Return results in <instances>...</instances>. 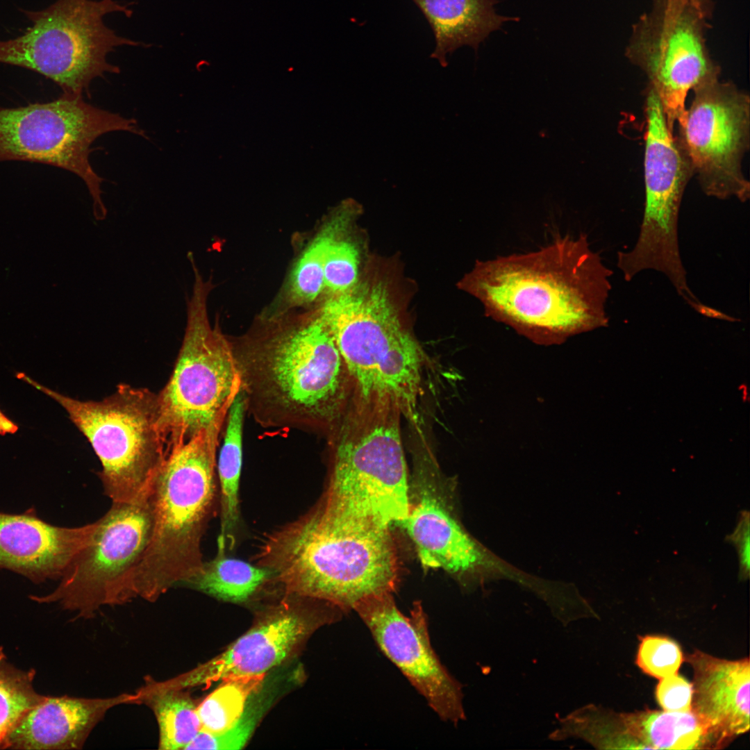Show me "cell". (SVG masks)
<instances>
[{
	"label": "cell",
	"instance_id": "cell-1",
	"mask_svg": "<svg viewBox=\"0 0 750 750\" xmlns=\"http://www.w3.org/2000/svg\"><path fill=\"white\" fill-rule=\"evenodd\" d=\"M612 274L581 233L535 251L478 260L459 285L490 318L553 344L608 326Z\"/></svg>",
	"mask_w": 750,
	"mask_h": 750
},
{
	"label": "cell",
	"instance_id": "cell-2",
	"mask_svg": "<svg viewBox=\"0 0 750 750\" xmlns=\"http://www.w3.org/2000/svg\"><path fill=\"white\" fill-rule=\"evenodd\" d=\"M231 342L247 414L259 426L329 433L352 399L353 384L318 317Z\"/></svg>",
	"mask_w": 750,
	"mask_h": 750
},
{
	"label": "cell",
	"instance_id": "cell-3",
	"mask_svg": "<svg viewBox=\"0 0 750 750\" xmlns=\"http://www.w3.org/2000/svg\"><path fill=\"white\" fill-rule=\"evenodd\" d=\"M399 410L353 397L327 435L330 469L322 499L308 512L349 533L389 530L408 517L410 501Z\"/></svg>",
	"mask_w": 750,
	"mask_h": 750
},
{
	"label": "cell",
	"instance_id": "cell-4",
	"mask_svg": "<svg viewBox=\"0 0 750 750\" xmlns=\"http://www.w3.org/2000/svg\"><path fill=\"white\" fill-rule=\"evenodd\" d=\"M256 560L288 594L349 611L371 597L393 594L399 565L390 530L349 533L306 513L264 540Z\"/></svg>",
	"mask_w": 750,
	"mask_h": 750
},
{
	"label": "cell",
	"instance_id": "cell-5",
	"mask_svg": "<svg viewBox=\"0 0 750 750\" xmlns=\"http://www.w3.org/2000/svg\"><path fill=\"white\" fill-rule=\"evenodd\" d=\"M222 432L219 428L203 430L167 452L149 496L151 535L127 580L129 601H156L201 568V542L215 502Z\"/></svg>",
	"mask_w": 750,
	"mask_h": 750
},
{
	"label": "cell",
	"instance_id": "cell-6",
	"mask_svg": "<svg viewBox=\"0 0 750 750\" xmlns=\"http://www.w3.org/2000/svg\"><path fill=\"white\" fill-rule=\"evenodd\" d=\"M318 317L345 362L356 397L370 401L396 399L420 383L424 351L403 327L383 281L357 282L350 290L333 295Z\"/></svg>",
	"mask_w": 750,
	"mask_h": 750
},
{
	"label": "cell",
	"instance_id": "cell-7",
	"mask_svg": "<svg viewBox=\"0 0 750 750\" xmlns=\"http://www.w3.org/2000/svg\"><path fill=\"white\" fill-rule=\"evenodd\" d=\"M17 377L56 401L98 456L104 493L112 502L149 497L167 454L158 394L126 384L101 401H79L53 391L23 373Z\"/></svg>",
	"mask_w": 750,
	"mask_h": 750
},
{
	"label": "cell",
	"instance_id": "cell-8",
	"mask_svg": "<svg viewBox=\"0 0 750 750\" xmlns=\"http://www.w3.org/2000/svg\"><path fill=\"white\" fill-rule=\"evenodd\" d=\"M131 3L117 0H57L40 10H22L31 26L21 35L0 40V62L26 68L52 80L63 93L88 94L91 81L118 74L107 56L120 46L149 47L122 37L104 22L121 12L131 17Z\"/></svg>",
	"mask_w": 750,
	"mask_h": 750
},
{
	"label": "cell",
	"instance_id": "cell-9",
	"mask_svg": "<svg viewBox=\"0 0 750 750\" xmlns=\"http://www.w3.org/2000/svg\"><path fill=\"white\" fill-rule=\"evenodd\" d=\"M188 303L183 343L172 375L158 394L161 429L167 448L183 444L200 431L224 428L240 391V376L230 339L211 326L206 301L211 289L197 267Z\"/></svg>",
	"mask_w": 750,
	"mask_h": 750
},
{
	"label": "cell",
	"instance_id": "cell-10",
	"mask_svg": "<svg viewBox=\"0 0 750 750\" xmlns=\"http://www.w3.org/2000/svg\"><path fill=\"white\" fill-rule=\"evenodd\" d=\"M644 113V206L637 240L628 251L617 252V267L628 282L643 271L662 274L677 294H692L681 258L678 219L684 192L692 169L667 122L660 101L647 86Z\"/></svg>",
	"mask_w": 750,
	"mask_h": 750
},
{
	"label": "cell",
	"instance_id": "cell-11",
	"mask_svg": "<svg viewBox=\"0 0 750 750\" xmlns=\"http://www.w3.org/2000/svg\"><path fill=\"white\" fill-rule=\"evenodd\" d=\"M145 136L134 119L85 102L83 95L63 93L58 99L17 108L0 107V161L40 162L75 174L85 183L97 220L106 217L103 178L92 169L90 146L108 132Z\"/></svg>",
	"mask_w": 750,
	"mask_h": 750
},
{
	"label": "cell",
	"instance_id": "cell-12",
	"mask_svg": "<svg viewBox=\"0 0 750 750\" xmlns=\"http://www.w3.org/2000/svg\"><path fill=\"white\" fill-rule=\"evenodd\" d=\"M708 19L688 0H653L633 24L625 49L657 94L672 132L685 119L688 92L720 76L706 44Z\"/></svg>",
	"mask_w": 750,
	"mask_h": 750
},
{
	"label": "cell",
	"instance_id": "cell-13",
	"mask_svg": "<svg viewBox=\"0 0 750 750\" xmlns=\"http://www.w3.org/2000/svg\"><path fill=\"white\" fill-rule=\"evenodd\" d=\"M97 521L92 540L72 559L57 586L47 594L31 595V600L57 603L83 618L93 617L103 606L129 601L127 580L151 535L150 497L134 503L112 502Z\"/></svg>",
	"mask_w": 750,
	"mask_h": 750
},
{
	"label": "cell",
	"instance_id": "cell-14",
	"mask_svg": "<svg viewBox=\"0 0 750 750\" xmlns=\"http://www.w3.org/2000/svg\"><path fill=\"white\" fill-rule=\"evenodd\" d=\"M678 142L703 192L719 200L745 203L750 183L742 161L750 147V97L719 78L692 90Z\"/></svg>",
	"mask_w": 750,
	"mask_h": 750
},
{
	"label": "cell",
	"instance_id": "cell-15",
	"mask_svg": "<svg viewBox=\"0 0 750 750\" xmlns=\"http://www.w3.org/2000/svg\"><path fill=\"white\" fill-rule=\"evenodd\" d=\"M354 610L380 650L442 720L456 725L465 719L462 685L431 645L428 617L420 601L405 615L389 593L365 600Z\"/></svg>",
	"mask_w": 750,
	"mask_h": 750
},
{
	"label": "cell",
	"instance_id": "cell-16",
	"mask_svg": "<svg viewBox=\"0 0 750 750\" xmlns=\"http://www.w3.org/2000/svg\"><path fill=\"white\" fill-rule=\"evenodd\" d=\"M299 606L283 602L210 660L177 678L184 688L265 675L288 658L313 628Z\"/></svg>",
	"mask_w": 750,
	"mask_h": 750
},
{
	"label": "cell",
	"instance_id": "cell-17",
	"mask_svg": "<svg viewBox=\"0 0 750 750\" xmlns=\"http://www.w3.org/2000/svg\"><path fill=\"white\" fill-rule=\"evenodd\" d=\"M97 521L77 527L51 524L33 510L0 512V569L41 584L58 580L92 540Z\"/></svg>",
	"mask_w": 750,
	"mask_h": 750
},
{
	"label": "cell",
	"instance_id": "cell-18",
	"mask_svg": "<svg viewBox=\"0 0 750 750\" xmlns=\"http://www.w3.org/2000/svg\"><path fill=\"white\" fill-rule=\"evenodd\" d=\"M418 456L415 474L420 490L401 524L413 542L422 565L453 574L484 567L488 562L485 551L436 494L433 478H428L423 457Z\"/></svg>",
	"mask_w": 750,
	"mask_h": 750
},
{
	"label": "cell",
	"instance_id": "cell-19",
	"mask_svg": "<svg viewBox=\"0 0 750 750\" xmlns=\"http://www.w3.org/2000/svg\"><path fill=\"white\" fill-rule=\"evenodd\" d=\"M685 660L693 671L691 710L722 749L749 730V658L730 660L695 650Z\"/></svg>",
	"mask_w": 750,
	"mask_h": 750
},
{
	"label": "cell",
	"instance_id": "cell-20",
	"mask_svg": "<svg viewBox=\"0 0 750 750\" xmlns=\"http://www.w3.org/2000/svg\"><path fill=\"white\" fill-rule=\"evenodd\" d=\"M127 703H140L139 694L108 698L44 695L15 728L8 749H81L108 710Z\"/></svg>",
	"mask_w": 750,
	"mask_h": 750
},
{
	"label": "cell",
	"instance_id": "cell-21",
	"mask_svg": "<svg viewBox=\"0 0 750 750\" xmlns=\"http://www.w3.org/2000/svg\"><path fill=\"white\" fill-rule=\"evenodd\" d=\"M429 23L435 40L430 57L442 67L447 56L463 45L475 50L492 31L506 21L517 19L497 15L495 0H412Z\"/></svg>",
	"mask_w": 750,
	"mask_h": 750
},
{
	"label": "cell",
	"instance_id": "cell-22",
	"mask_svg": "<svg viewBox=\"0 0 750 750\" xmlns=\"http://www.w3.org/2000/svg\"><path fill=\"white\" fill-rule=\"evenodd\" d=\"M637 749H719V742L692 710L620 712Z\"/></svg>",
	"mask_w": 750,
	"mask_h": 750
},
{
	"label": "cell",
	"instance_id": "cell-23",
	"mask_svg": "<svg viewBox=\"0 0 750 750\" xmlns=\"http://www.w3.org/2000/svg\"><path fill=\"white\" fill-rule=\"evenodd\" d=\"M175 678L158 682L146 678L138 690L140 703L153 712L159 728L160 749H185L201 730L197 707Z\"/></svg>",
	"mask_w": 750,
	"mask_h": 750
},
{
	"label": "cell",
	"instance_id": "cell-24",
	"mask_svg": "<svg viewBox=\"0 0 750 750\" xmlns=\"http://www.w3.org/2000/svg\"><path fill=\"white\" fill-rule=\"evenodd\" d=\"M247 407L240 391L231 405L222 436L223 443L216 470L220 487V519L222 538L231 549L239 523V489L242 463V435Z\"/></svg>",
	"mask_w": 750,
	"mask_h": 750
},
{
	"label": "cell",
	"instance_id": "cell-25",
	"mask_svg": "<svg viewBox=\"0 0 750 750\" xmlns=\"http://www.w3.org/2000/svg\"><path fill=\"white\" fill-rule=\"evenodd\" d=\"M224 540L218 538L217 552L183 585L226 601L240 603L249 599L271 580V572L263 567L227 557Z\"/></svg>",
	"mask_w": 750,
	"mask_h": 750
},
{
	"label": "cell",
	"instance_id": "cell-26",
	"mask_svg": "<svg viewBox=\"0 0 750 750\" xmlns=\"http://www.w3.org/2000/svg\"><path fill=\"white\" fill-rule=\"evenodd\" d=\"M358 208L353 200L344 201L305 249L290 278V293L295 301L310 302L320 294L324 286V265L327 251Z\"/></svg>",
	"mask_w": 750,
	"mask_h": 750
},
{
	"label": "cell",
	"instance_id": "cell-27",
	"mask_svg": "<svg viewBox=\"0 0 750 750\" xmlns=\"http://www.w3.org/2000/svg\"><path fill=\"white\" fill-rule=\"evenodd\" d=\"M264 675L226 679L197 707L201 730L221 734L242 716L250 697L259 689Z\"/></svg>",
	"mask_w": 750,
	"mask_h": 750
},
{
	"label": "cell",
	"instance_id": "cell-28",
	"mask_svg": "<svg viewBox=\"0 0 750 750\" xmlns=\"http://www.w3.org/2000/svg\"><path fill=\"white\" fill-rule=\"evenodd\" d=\"M35 671L21 669L0 647V749H8L10 737L25 715L44 695L35 690Z\"/></svg>",
	"mask_w": 750,
	"mask_h": 750
},
{
	"label": "cell",
	"instance_id": "cell-29",
	"mask_svg": "<svg viewBox=\"0 0 750 750\" xmlns=\"http://www.w3.org/2000/svg\"><path fill=\"white\" fill-rule=\"evenodd\" d=\"M683 658L679 645L673 640L648 635L640 640L635 662L644 673L660 679L677 673Z\"/></svg>",
	"mask_w": 750,
	"mask_h": 750
},
{
	"label": "cell",
	"instance_id": "cell-30",
	"mask_svg": "<svg viewBox=\"0 0 750 750\" xmlns=\"http://www.w3.org/2000/svg\"><path fill=\"white\" fill-rule=\"evenodd\" d=\"M359 253L349 241L337 239L330 246L324 265V284L333 294H339L358 282Z\"/></svg>",
	"mask_w": 750,
	"mask_h": 750
},
{
	"label": "cell",
	"instance_id": "cell-31",
	"mask_svg": "<svg viewBox=\"0 0 750 750\" xmlns=\"http://www.w3.org/2000/svg\"><path fill=\"white\" fill-rule=\"evenodd\" d=\"M260 713V710L256 708L245 709L235 726L221 734H211L200 730L185 750L242 749L256 728Z\"/></svg>",
	"mask_w": 750,
	"mask_h": 750
},
{
	"label": "cell",
	"instance_id": "cell-32",
	"mask_svg": "<svg viewBox=\"0 0 750 750\" xmlns=\"http://www.w3.org/2000/svg\"><path fill=\"white\" fill-rule=\"evenodd\" d=\"M659 705L667 711L691 710L692 685L677 673L660 679L656 689Z\"/></svg>",
	"mask_w": 750,
	"mask_h": 750
},
{
	"label": "cell",
	"instance_id": "cell-33",
	"mask_svg": "<svg viewBox=\"0 0 750 750\" xmlns=\"http://www.w3.org/2000/svg\"><path fill=\"white\" fill-rule=\"evenodd\" d=\"M749 515L744 511L742 512L734 533L728 537V540L736 547L739 557L740 578L743 580L748 578L749 575Z\"/></svg>",
	"mask_w": 750,
	"mask_h": 750
},
{
	"label": "cell",
	"instance_id": "cell-34",
	"mask_svg": "<svg viewBox=\"0 0 750 750\" xmlns=\"http://www.w3.org/2000/svg\"><path fill=\"white\" fill-rule=\"evenodd\" d=\"M18 426L0 410V435L15 433Z\"/></svg>",
	"mask_w": 750,
	"mask_h": 750
},
{
	"label": "cell",
	"instance_id": "cell-35",
	"mask_svg": "<svg viewBox=\"0 0 750 750\" xmlns=\"http://www.w3.org/2000/svg\"><path fill=\"white\" fill-rule=\"evenodd\" d=\"M698 7L708 17H712L714 8L713 0H688Z\"/></svg>",
	"mask_w": 750,
	"mask_h": 750
}]
</instances>
